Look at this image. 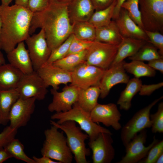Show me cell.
<instances>
[{
  "mask_svg": "<svg viewBox=\"0 0 163 163\" xmlns=\"http://www.w3.org/2000/svg\"><path fill=\"white\" fill-rule=\"evenodd\" d=\"M125 89L121 92L117 101L120 109L128 110L131 107V101L134 96L139 92L142 85L139 78H134L129 79Z\"/></svg>",
  "mask_w": 163,
  "mask_h": 163,
  "instance_id": "27",
  "label": "cell"
},
{
  "mask_svg": "<svg viewBox=\"0 0 163 163\" xmlns=\"http://www.w3.org/2000/svg\"><path fill=\"white\" fill-rule=\"evenodd\" d=\"M9 63L0 66V91L16 89L24 75Z\"/></svg>",
  "mask_w": 163,
  "mask_h": 163,
  "instance_id": "22",
  "label": "cell"
},
{
  "mask_svg": "<svg viewBox=\"0 0 163 163\" xmlns=\"http://www.w3.org/2000/svg\"><path fill=\"white\" fill-rule=\"evenodd\" d=\"M125 62L123 60L105 70L99 86L101 99L105 98L115 85L119 83L126 84L129 81V77L126 73L123 67Z\"/></svg>",
  "mask_w": 163,
  "mask_h": 163,
  "instance_id": "17",
  "label": "cell"
},
{
  "mask_svg": "<svg viewBox=\"0 0 163 163\" xmlns=\"http://www.w3.org/2000/svg\"><path fill=\"white\" fill-rule=\"evenodd\" d=\"M59 1L67 3H69L72 0H58Z\"/></svg>",
  "mask_w": 163,
  "mask_h": 163,
  "instance_id": "52",
  "label": "cell"
},
{
  "mask_svg": "<svg viewBox=\"0 0 163 163\" xmlns=\"http://www.w3.org/2000/svg\"><path fill=\"white\" fill-rule=\"evenodd\" d=\"M163 153V140L158 141L150 149L146 156L139 163H155L158 158Z\"/></svg>",
  "mask_w": 163,
  "mask_h": 163,
  "instance_id": "37",
  "label": "cell"
},
{
  "mask_svg": "<svg viewBox=\"0 0 163 163\" xmlns=\"http://www.w3.org/2000/svg\"><path fill=\"white\" fill-rule=\"evenodd\" d=\"M144 30L163 32V0H139Z\"/></svg>",
  "mask_w": 163,
  "mask_h": 163,
  "instance_id": "6",
  "label": "cell"
},
{
  "mask_svg": "<svg viewBox=\"0 0 163 163\" xmlns=\"http://www.w3.org/2000/svg\"><path fill=\"white\" fill-rule=\"evenodd\" d=\"M32 159L35 163H60L59 162L55 161L51 158L45 156H42L41 157L37 158L33 156Z\"/></svg>",
  "mask_w": 163,
  "mask_h": 163,
  "instance_id": "45",
  "label": "cell"
},
{
  "mask_svg": "<svg viewBox=\"0 0 163 163\" xmlns=\"http://www.w3.org/2000/svg\"><path fill=\"white\" fill-rule=\"evenodd\" d=\"M112 134L101 133L88 145L92 152L93 163H110L114 158L115 149L112 144Z\"/></svg>",
  "mask_w": 163,
  "mask_h": 163,
  "instance_id": "13",
  "label": "cell"
},
{
  "mask_svg": "<svg viewBox=\"0 0 163 163\" xmlns=\"http://www.w3.org/2000/svg\"><path fill=\"white\" fill-rule=\"evenodd\" d=\"M25 41L34 70L37 71L46 63L51 53L43 30L41 29L38 33L30 35Z\"/></svg>",
  "mask_w": 163,
  "mask_h": 163,
  "instance_id": "9",
  "label": "cell"
},
{
  "mask_svg": "<svg viewBox=\"0 0 163 163\" xmlns=\"http://www.w3.org/2000/svg\"><path fill=\"white\" fill-rule=\"evenodd\" d=\"M36 71L48 87L57 90L60 85H67L72 81L71 72L52 64H45Z\"/></svg>",
  "mask_w": 163,
  "mask_h": 163,
  "instance_id": "18",
  "label": "cell"
},
{
  "mask_svg": "<svg viewBox=\"0 0 163 163\" xmlns=\"http://www.w3.org/2000/svg\"><path fill=\"white\" fill-rule=\"evenodd\" d=\"M105 70L85 62L71 72L72 81L70 85L81 89L92 86H99Z\"/></svg>",
  "mask_w": 163,
  "mask_h": 163,
  "instance_id": "10",
  "label": "cell"
},
{
  "mask_svg": "<svg viewBox=\"0 0 163 163\" xmlns=\"http://www.w3.org/2000/svg\"><path fill=\"white\" fill-rule=\"evenodd\" d=\"M14 1L15 4L27 7L29 0H14Z\"/></svg>",
  "mask_w": 163,
  "mask_h": 163,
  "instance_id": "48",
  "label": "cell"
},
{
  "mask_svg": "<svg viewBox=\"0 0 163 163\" xmlns=\"http://www.w3.org/2000/svg\"><path fill=\"white\" fill-rule=\"evenodd\" d=\"M11 158L10 155L4 148L0 149V163H2Z\"/></svg>",
  "mask_w": 163,
  "mask_h": 163,
  "instance_id": "47",
  "label": "cell"
},
{
  "mask_svg": "<svg viewBox=\"0 0 163 163\" xmlns=\"http://www.w3.org/2000/svg\"><path fill=\"white\" fill-rule=\"evenodd\" d=\"M48 87L37 72L24 75L17 88L19 97L24 99L34 97L41 101L45 97Z\"/></svg>",
  "mask_w": 163,
  "mask_h": 163,
  "instance_id": "11",
  "label": "cell"
},
{
  "mask_svg": "<svg viewBox=\"0 0 163 163\" xmlns=\"http://www.w3.org/2000/svg\"><path fill=\"white\" fill-rule=\"evenodd\" d=\"M163 153L160 155L157 158L155 163H162L163 162Z\"/></svg>",
  "mask_w": 163,
  "mask_h": 163,
  "instance_id": "51",
  "label": "cell"
},
{
  "mask_svg": "<svg viewBox=\"0 0 163 163\" xmlns=\"http://www.w3.org/2000/svg\"><path fill=\"white\" fill-rule=\"evenodd\" d=\"M13 0H1V5H9Z\"/></svg>",
  "mask_w": 163,
  "mask_h": 163,
  "instance_id": "50",
  "label": "cell"
},
{
  "mask_svg": "<svg viewBox=\"0 0 163 163\" xmlns=\"http://www.w3.org/2000/svg\"><path fill=\"white\" fill-rule=\"evenodd\" d=\"M151 130L153 133H163V102L158 105L157 110L155 113L150 114Z\"/></svg>",
  "mask_w": 163,
  "mask_h": 163,
  "instance_id": "36",
  "label": "cell"
},
{
  "mask_svg": "<svg viewBox=\"0 0 163 163\" xmlns=\"http://www.w3.org/2000/svg\"><path fill=\"white\" fill-rule=\"evenodd\" d=\"M148 65L153 69L163 73V58L155 59L149 61Z\"/></svg>",
  "mask_w": 163,
  "mask_h": 163,
  "instance_id": "44",
  "label": "cell"
},
{
  "mask_svg": "<svg viewBox=\"0 0 163 163\" xmlns=\"http://www.w3.org/2000/svg\"><path fill=\"white\" fill-rule=\"evenodd\" d=\"M50 0H29L27 7L33 13L41 11L49 5Z\"/></svg>",
  "mask_w": 163,
  "mask_h": 163,
  "instance_id": "41",
  "label": "cell"
},
{
  "mask_svg": "<svg viewBox=\"0 0 163 163\" xmlns=\"http://www.w3.org/2000/svg\"><path fill=\"white\" fill-rule=\"evenodd\" d=\"M118 46L94 41L87 50L85 62L107 69L114 59Z\"/></svg>",
  "mask_w": 163,
  "mask_h": 163,
  "instance_id": "8",
  "label": "cell"
},
{
  "mask_svg": "<svg viewBox=\"0 0 163 163\" xmlns=\"http://www.w3.org/2000/svg\"><path fill=\"white\" fill-rule=\"evenodd\" d=\"M157 49L153 45L146 43L135 54L129 57V59L132 61H149L155 59L163 58V56L160 54Z\"/></svg>",
  "mask_w": 163,
  "mask_h": 163,
  "instance_id": "33",
  "label": "cell"
},
{
  "mask_svg": "<svg viewBox=\"0 0 163 163\" xmlns=\"http://www.w3.org/2000/svg\"><path fill=\"white\" fill-rule=\"evenodd\" d=\"M58 0H50L44 10L33 13L29 33L42 29L51 51L62 44L72 34V25L69 17L68 5Z\"/></svg>",
  "mask_w": 163,
  "mask_h": 163,
  "instance_id": "1",
  "label": "cell"
},
{
  "mask_svg": "<svg viewBox=\"0 0 163 163\" xmlns=\"http://www.w3.org/2000/svg\"><path fill=\"white\" fill-rule=\"evenodd\" d=\"M123 67L126 71L137 78L144 76L154 77L156 74L154 69L142 61L132 60L128 63L125 62Z\"/></svg>",
  "mask_w": 163,
  "mask_h": 163,
  "instance_id": "29",
  "label": "cell"
},
{
  "mask_svg": "<svg viewBox=\"0 0 163 163\" xmlns=\"http://www.w3.org/2000/svg\"><path fill=\"white\" fill-rule=\"evenodd\" d=\"M91 120L95 123H101L105 126H111L116 130L122 128L119 122L121 114L114 103L98 104L90 112Z\"/></svg>",
  "mask_w": 163,
  "mask_h": 163,
  "instance_id": "16",
  "label": "cell"
},
{
  "mask_svg": "<svg viewBox=\"0 0 163 163\" xmlns=\"http://www.w3.org/2000/svg\"><path fill=\"white\" fill-rule=\"evenodd\" d=\"M50 122L51 125L56 126L65 133L68 145L74 155L76 162H89L86 157L90 155L91 151L90 149L86 148L85 143L88 139V136L82 132L76 122L69 120L59 124L53 120H50Z\"/></svg>",
  "mask_w": 163,
  "mask_h": 163,
  "instance_id": "4",
  "label": "cell"
},
{
  "mask_svg": "<svg viewBox=\"0 0 163 163\" xmlns=\"http://www.w3.org/2000/svg\"><path fill=\"white\" fill-rule=\"evenodd\" d=\"M17 129L11 127L10 126L5 127L0 133V149L4 147L11 140L15 138Z\"/></svg>",
  "mask_w": 163,
  "mask_h": 163,
  "instance_id": "40",
  "label": "cell"
},
{
  "mask_svg": "<svg viewBox=\"0 0 163 163\" xmlns=\"http://www.w3.org/2000/svg\"><path fill=\"white\" fill-rule=\"evenodd\" d=\"M87 50L69 54L52 64L71 72L77 66L85 62Z\"/></svg>",
  "mask_w": 163,
  "mask_h": 163,
  "instance_id": "28",
  "label": "cell"
},
{
  "mask_svg": "<svg viewBox=\"0 0 163 163\" xmlns=\"http://www.w3.org/2000/svg\"><path fill=\"white\" fill-rule=\"evenodd\" d=\"M4 149L11 158L27 163H35L34 160L28 157L24 151V146L19 139L15 138L9 142Z\"/></svg>",
  "mask_w": 163,
  "mask_h": 163,
  "instance_id": "32",
  "label": "cell"
},
{
  "mask_svg": "<svg viewBox=\"0 0 163 163\" xmlns=\"http://www.w3.org/2000/svg\"><path fill=\"white\" fill-rule=\"evenodd\" d=\"M150 43L158 49L159 53L163 56V35L158 31H152L145 30Z\"/></svg>",
  "mask_w": 163,
  "mask_h": 163,
  "instance_id": "39",
  "label": "cell"
},
{
  "mask_svg": "<svg viewBox=\"0 0 163 163\" xmlns=\"http://www.w3.org/2000/svg\"><path fill=\"white\" fill-rule=\"evenodd\" d=\"M100 94V89L98 86L79 88L77 103L84 110L90 112L98 103Z\"/></svg>",
  "mask_w": 163,
  "mask_h": 163,
  "instance_id": "26",
  "label": "cell"
},
{
  "mask_svg": "<svg viewBox=\"0 0 163 163\" xmlns=\"http://www.w3.org/2000/svg\"><path fill=\"white\" fill-rule=\"evenodd\" d=\"M5 63V59L2 53L0 50V66Z\"/></svg>",
  "mask_w": 163,
  "mask_h": 163,
  "instance_id": "49",
  "label": "cell"
},
{
  "mask_svg": "<svg viewBox=\"0 0 163 163\" xmlns=\"http://www.w3.org/2000/svg\"><path fill=\"white\" fill-rule=\"evenodd\" d=\"M56 126L44 131L45 140L41 150L42 156L47 157L60 163H71L73 155L68 147L63 132Z\"/></svg>",
  "mask_w": 163,
  "mask_h": 163,
  "instance_id": "3",
  "label": "cell"
},
{
  "mask_svg": "<svg viewBox=\"0 0 163 163\" xmlns=\"http://www.w3.org/2000/svg\"><path fill=\"white\" fill-rule=\"evenodd\" d=\"M126 0H116V3L115 6L112 19L114 20L119 16L121 6L122 4Z\"/></svg>",
  "mask_w": 163,
  "mask_h": 163,
  "instance_id": "46",
  "label": "cell"
},
{
  "mask_svg": "<svg viewBox=\"0 0 163 163\" xmlns=\"http://www.w3.org/2000/svg\"><path fill=\"white\" fill-rule=\"evenodd\" d=\"M116 0L107 8L98 11H95L89 21L95 28L108 24L112 21Z\"/></svg>",
  "mask_w": 163,
  "mask_h": 163,
  "instance_id": "31",
  "label": "cell"
},
{
  "mask_svg": "<svg viewBox=\"0 0 163 163\" xmlns=\"http://www.w3.org/2000/svg\"><path fill=\"white\" fill-rule=\"evenodd\" d=\"M139 0H126L121 5L128 12L130 18L140 27L144 29L139 6Z\"/></svg>",
  "mask_w": 163,
  "mask_h": 163,
  "instance_id": "34",
  "label": "cell"
},
{
  "mask_svg": "<svg viewBox=\"0 0 163 163\" xmlns=\"http://www.w3.org/2000/svg\"><path fill=\"white\" fill-rule=\"evenodd\" d=\"M124 37L114 20L107 25L96 28V41L118 46Z\"/></svg>",
  "mask_w": 163,
  "mask_h": 163,
  "instance_id": "24",
  "label": "cell"
},
{
  "mask_svg": "<svg viewBox=\"0 0 163 163\" xmlns=\"http://www.w3.org/2000/svg\"><path fill=\"white\" fill-rule=\"evenodd\" d=\"M95 11L105 9L110 5L114 0H90Z\"/></svg>",
  "mask_w": 163,
  "mask_h": 163,
  "instance_id": "43",
  "label": "cell"
},
{
  "mask_svg": "<svg viewBox=\"0 0 163 163\" xmlns=\"http://www.w3.org/2000/svg\"><path fill=\"white\" fill-rule=\"evenodd\" d=\"M79 88L74 86L66 85L61 92L52 88L50 90L53 97L52 101L48 107L51 112L68 111L77 102Z\"/></svg>",
  "mask_w": 163,
  "mask_h": 163,
  "instance_id": "14",
  "label": "cell"
},
{
  "mask_svg": "<svg viewBox=\"0 0 163 163\" xmlns=\"http://www.w3.org/2000/svg\"><path fill=\"white\" fill-rule=\"evenodd\" d=\"M1 27H2V22H1V18L0 17V34H1ZM1 49V47L0 38V50Z\"/></svg>",
  "mask_w": 163,
  "mask_h": 163,
  "instance_id": "53",
  "label": "cell"
},
{
  "mask_svg": "<svg viewBox=\"0 0 163 163\" xmlns=\"http://www.w3.org/2000/svg\"><path fill=\"white\" fill-rule=\"evenodd\" d=\"M36 100L34 97L24 99L19 97L10 111L9 126L17 129L26 126L34 111Z\"/></svg>",
  "mask_w": 163,
  "mask_h": 163,
  "instance_id": "15",
  "label": "cell"
},
{
  "mask_svg": "<svg viewBox=\"0 0 163 163\" xmlns=\"http://www.w3.org/2000/svg\"><path fill=\"white\" fill-rule=\"evenodd\" d=\"M147 42L139 39L124 38L118 46L115 58L110 66L118 64L126 58L133 56Z\"/></svg>",
  "mask_w": 163,
  "mask_h": 163,
  "instance_id": "23",
  "label": "cell"
},
{
  "mask_svg": "<svg viewBox=\"0 0 163 163\" xmlns=\"http://www.w3.org/2000/svg\"><path fill=\"white\" fill-rule=\"evenodd\" d=\"M74 37V35L71 34L62 44L52 51L46 63L52 64L66 56Z\"/></svg>",
  "mask_w": 163,
  "mask_h": 163,
  "instance_id": "35",
  "label": "cell"
},
{
  "mask_svg": "<svg viewBox=\"0 0 163 163\" xmlns=\"http://www.w3.org/2000/svg\"><path fill=\"white\" fill-rule=\"evenodd\" d=\"M163 96L157 99L144 108L136 112L122 128L120 137L123 145L125 146L138 133L151 127L150 112L151 109Z\"/></svg>",
  "mask_w": 163,
  "mask_h": 163,
  "instance_id": "7",
  "label": "cell"
},
{
  "mask_svg": "<svg viewBox=\"0 0 163 163\" xmlns=\"http://www.w3.org/2000/svg\"><path fill=\"white\" fill-rule=\"evenodd\" d=\"M163 86V82L148 85L142 84L139 91V94L142 96H149L155 91L159 89Z\"/></svg>",
  "mask_w": 163,
  "mask_h": 163,
  "instance_id": "42",
  "label": "cell"
},
{
  "mask_svg": "<svg viewBox=\"0 0 163 163\" xmlns=\"http://www.w3.org/2000/svg\"><path fill=\"white\" fill-rule=\"evenodd\" d=\"M9 63L24 75L34 70L29 52L24 41L19 43L12 50L7 53Z\"/></svg>",
  "mask_w": 163,
  "mask_h": 163,
  "instance_id": "20",
  "label": "cell"
},
{
  "mask_svg": "<svg viewBox=\"0 0 163 163\" xmlns=\"http://www.w3.org/2000/svg\"><path fill=\"white\" fill-rule=\"evenodd\" d=\"M94 41L79 39L74 36L66 56L70 54L78 53L88 50Z\"/></svg>",
  "mask_w": 163,
  "mask_h": 163,
  "instance_id": "38",
  "label": "cell"
},
{
  "mask_svg": "<svg viewBox=\"0 0 163 163\" xmlns=\"http://www.w3.org/2000/svg\"><path fill=\"white\" fill-rule=\"evenodd\" d=\"M95 11L90 0H72L68 5V12L72 24L88 21Z\"/></svg>",
  "mask_w": 163,
  "mask_h": 163,
  "instance_id": "21",
  "label": "cell"
},
{
  "mask_svg": "<svg viewBox=\"0 0 163 163\" xmlns=\"http://www.w3.org/2000/svg\"><path fill=\"white\" fill-rule=\"evenodd\" d=\"M134 136L125 146L126 153L117 163H136L144 158L151 148L158 141L154 136L152 143L145 146L147 137V131L145 129Z\"/></svg>",
  "mask_w": 163,
  "mask_h": 163,
  "instance_id": "12",
  "label": "cell"
},
{
  "mask_svg": "<svg viewBox=\"0 0 163 163\" xmlns=\"http://www.w3.org/2000/svg\"><path fill=\"white\" fill-rule=\"evenodd\" d=\"M33 14L27 8L15 4L0 5L1 47L6 53L30 36Z\"/></svg>",
  "mask_w": 163,
  "mask_h": 163,
  "instance_id": "2",
  "label": "cell"
},
{
  "mask_svg": "<svg viewBox=\"0 0 163 163\" xmlns=\"http://www.w3.org/2000/svg\"><path fill=\"white\" fill-rule=\"evenodd\" d=\"M114 21L124 38L139 39L149 42L145 30L133 21L125 9L121 8L118 17Z\"/></svg>",
  "mask_w": 163,
  "mask_h": 163,
  "instance_id": "19",
  "label": "cell"
},
{
  "mask_svg": "<svg viewBox=\"0 0 163 163\" xmlns=\"http://www.w3.org/2000/svg\"><path fill=\"white\" fill-rule=\"evenodd\" d=\"M19 97L17 88L6 91H0V124L6 125L9 121L11 110Z\"/></svg>",
  "mask_w": 163,
  "mask_h": 163,
  "instance_id": "25",
  "label": "cell"
},
{
  "mask_svg": "<svg viewBox=\"0 0 163 163\" xmlns=\"http://www.w3.org/2000/svg\"><path fill=\"white\" fill-rule=\"evenodd\" d=\"M72 25V34L76 38L85 40H95L96 28L88 21L74 22Z\"/></svg>",
  "mask_w": 163,
  "mask_h": 163,
  "instance_id": "30",
  "label": "cell"
},
{
  "mask_svg": "<svg viewBox=\"0 0 163 163\" xmlns=\"http://www.w3.org/2000/svg\"><path fill=\"white\" fill-rule=\"evenodd\" d=\"M50 118L52 120H57L56 123L59 124L67 121L75 122L88 135L89 140L94 139L101 133L112 134L109 129L94 122L91 118L90 112L84 110L77 102L70 110L65 112H55Z\"/></svg>",
  "mask_w": 163,
  "mask_h": 163,
  "instance_id": "5",
  "label": "cell"
}]
</instances>
